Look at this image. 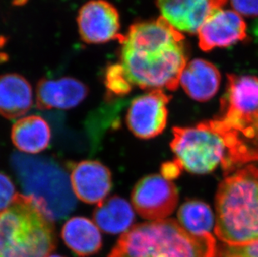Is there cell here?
Segmentation results:
<instances>
[{"label": "cell", "instance_id": "obj_2", "mask_svg": "<svg viewBox=\"0 0 258 257\" xmlns=\"http://www.w3.org/2000/svg\"><path fill=\"white\" fill-rule=\"evenodd\" d=\"M206 122L224 143L225 172L258 163V78L229 75L220 114Z\"/></svg>", "mask_w": 258, "mask_h": 257}, {"label": "cell", "instance_id": "obj_7", "mask_svg": "<svg viewBox=\"0 0 258 257\" xmlns=\"http://www.w3.org/2000/svg\"><path fill=\"white\" fill-rule=\"evenodd\" d=\"M172 132L171 148L184 170L204 175L216 170L224 160V143L207 122L195 127H174Z\"/></svg>", "mask_w": 258, "mask_h": 257}, {"label": "cell", "instance_id": "obj_21", "mask_svg": "<svg viewBox=\"0 0 258 257\" xmlns=\"http://www.w3.org/2000/svg\"><path fill=\"white\" fill-rule=\"evenodd\" d=\"M105 84L107 90L108 100H112L114 96L128 95L133 87L119 63L108 66L105 71Z\"/></svg>", "mask_w": 258, "mask_h": 257}, {"label": "cell", "instance_id": "obj_3", "mask_svg": "<svg viewBox=\"0 0 258 257\" xmlns=\"http://www.w3.org/2000/svg\"><path fill=\"white\" fill-rule=\"evenodd\" d=\"M215 234L229 245L258 241V167L247 165L221 182Z\"/></svg>", "mask_w": 258, "mask_h": 257}, {"label": "cell", "instance_id": "obj_9", "mask_svg": "<svg viewBox=\"0 0 258 257\" xmlns=\"http://www.w3.org/2000/svg\"><path fill=\"white\" fill-rule=\"evenodd\" d=\"M171 97L163 90H150L135 98L127 110V127L135 136L143 140L155 138L166 128Z\"/></svg>", "mask_w": 258, "mask_h": 257}, {"label": "cell", "instance_id": "obj_12", "mask_svg": "<svg viewBox=\"0 0 258 257\" xmlns=\"http://www.w3.org/2000/svg\"><path fill=\"white\" fill-rule=\"evenodd\" d=\"M227 0H156L161 17L180 32L198 33L212 13Z\"/></svg>", "mask_w": 258, "mask_h": 257}, {"label": "cell", "instance_id": "obj_8", "mask_svg": "<svg viewBox=\"0 0 258 257\" xmlns=\"http://www.w3.org/2000/svg\"><path fill=\"white\" fill-rule=\"evenodd\" d=\"M179 195L175 184L161 175L145 176L135 185L132 202L142 218L161 221L171 216L178 204Z\"/></svg>", "mask_w": 258, "mask_h": 257}, {"label": "cell", "instance_id": "obj_18", "mask_svg": "<svg viewBox=\"0 0 258 257\" xmlns=\"http://www.w3.org/2000/svg\"><path fill=\"white\" fill-rule=\"evenodd\" d=\"M11 139L15 147L24 153H40L50 143L51 130L42 117L30 115L13 125Z\"/></svg>", "mask_w": 258, "mask_h": 257}, {"label": "cell", "instance_id": "obj_4", "mask_svg": "<svg viewBox=\"0 0 258 257\" xmlns=\"http://www.w3.org/2000/svg\"><path fill=\"white\" fill-rule=\"evenodd\" d=\"M212 234L195 235L173 219L137 224L124 232L108 257H215Z\"/></svg>", "mask_w": 258, "mask_h": 257}, {"label": "cell", "instance_id": "obj_14", "mask_svg": "<svg viewBox=\"0 0 258 257\" xmlns=\"http://www.w3.org/2000/svg\"><path fill=\"white\" fill-rule=\"evenodd\" d=\"M89 94L86 84L73 77L41 79L36 86L39 109H69L81 104Z\"/></svg>", "mask_w": 258, "mask_h": 257}, {"label": "cell", "instance_id": "obj_5", "mask_svg": "<svg viewBox=\"0 0 258 257\" xmlns=\"http://www.w3.org/2000/svg\"><path fill=\"white\" fill-rule=\"evenodd\" d=\"M55 246L54 221L30 197L18 193L0 211V257H48Z\"/></svg>", "mask_w": 258, "mask_h": 257}, {"label": "cell", "instance_id": "obj_11", "mask_svg": "<svg viewBox=\"0 0 258 257\" xmlns=\"http://www.w3.org/2000/svg\"><path fill=\"white\" fill-rule=\"evenodd\" d=\"M71 186L81 202L100 204L112 189V175L109 168L98 160H83L68 164Z\"/></svg>", "mask_w": 258, "mask_h": 257}, {"label": "cell", "instance_id": "obj_26", "mask_svg": "<svg viewBox=\"0 0 258 257\" xmlns=\"http://www.w3.org/2000/svg\"><path fill=\"white\" fill-rule=\"evenodd\" d=\"M48 257H63L61 256V255H50Z\"/></svg>", "mask_w": 258, "mask_h": 257}, {"label": "cell", "instance_id": "obj_16", "mask_svg": "<svg viewBox=\"0 0 258 257\" xmlns=\"http://www.w3.org/2000/svg\"><path fill=\"white\" fill-rule=\"evenodd\" d=\"M32 86L19 74L0 76V115L15 119L25 115L33 105Z\"/></svg>", "mask_w": 258, "mask_h": 257}, {"label": "cell", "instance_id": "obj_19", "mask_svg": "<svg viewBox=\"0 0 258 257\" xmlns=\"http://www.w3.org/2000/svg\"><path fill=\"white\" fill-rule=\"evenodd\" d=\"M93 218L96 226L104 232L119 234L131 228L135 221V213L129 202L115 196L98 204Z\"/></svg>", "mask_w": 258, "mask_h": 257}, {"label": "cell", "instance_id": "obj_13", "mask_svg": "<svg viewBox=\"0 0 258 257\" xmlns=\"http://www.w3.org/2000/svg\"><path fill=\"white\" fill-rule=\"evenodd\" d=\"M198 33L201 49L210 51L243 40L246 37V25L238 13L220 9L207 18Z\"/></svg>", "mask_w": 258, "mask_h": 257}, {"label": "cell", "instance_id": "obj_15", "mask_svg": "<svg viewBox=\"0 0 258 257\" xmlns=\"http://www.w3.org/2000/svg\"><path fill=\"white\" fill-rule=\"evenodd\" d=\"M221 75L217 67L204 59H194L186 63L180 76L183 90L191 99L206 102L217 94Z\"/></svg>", "mask_w": 258, "mask_h": 257}, {"label": "cell", "instance_id": "obj_17", "mask_svg": "<svg viewBox=\"0 0 258 257\" xmlns=\"http://www.w3.org/2000/svg\"><path fill=\"white\" fill-rule=\"evenodd\" d=\"M61 235L66 245L79 256H90L102 246V236L96 224L82 216L66 221Z\"/></svg>", "mask_w": 258, "mask_h": 257}, {"label": "cell", "instance_id": "obj_25", "mask_svg": "<svg viewBox=\"0 0 258 257\" xmlns=\"http://www.w3.org/2000/svg\"><path fill=\"white\" fill-rule=\"evenodd\" d=\"M183 170L184 169L181 164L175 159L172 161L164 163L163 165H161V175L166 180L171 181L179 177Z\"/></svg>", "mask_w": 258, "mask_h": 257}, {"label": "cell", "instance_id": "obj_1", "mask_svg": "<svg viewBox=\"0 0 258 257\" xmlns=\"http://www.w3.org/2000/svg\"><path fill=\"white\" fill-rule=\"evenodd\" d=\"M119 63L132 85L175 90L187 63L184 36L163 17L137 23L119 38Z\"/></svg>", "mask_w": 258, "mask_h": 257}, {"label": "cell", "instance_id": "obj_10", "mask_svg": "<svg viewBox=\"0 0 258 257\" xmlns=\"http://www.w3.org/2000/svg\"><path fill=\"white\" fill-rule=\"evenodd\" d=\"M77 25L80 36L86 44H105L121 37L119 12L106 0L86 3L79 10Z\"/></svg>", "mask_w": 258, "mask_h": 257}, {"label": "cell", "instance_id": "obj_23", "mask_svg": "<svg viewBox=\"0 0 258 257\" xmlns=\"http://www.w3.org/2000/svg\"><path fill=\"white\" fill-rule=\"evenodd\" d=\"M17 194L11 179L0 172V211H5L12 204Z\"/></svg>", "mask_w": 258, "mask_h": 257}, {"label": "cell", "instance_id": "obj_22", "mask_svg": "<svg viewBox=\"0 0 258 257\" xmlns=\"http://www.w3.org/2000/svg\"><path fill=\"white\" fill-rule=\"evenodd\" d=\"M215 257H258V241L243 245H223Z\"/></svg>", "mask_w": 258, "mask_h": 257}, {"label": "cell", "instance_id": "obj_20", "mask_svg": "<svg viewBox=\"0 0 258 257\" xmlns=\"http://www.w3.org/2000/svg\"><path fill=\"white\" fill-rule=\"evenodd\" d=\"M177 219L185 231L195 235L211 234L216 225V217L211 207L197 200L183 203L178 211Z\"/></svg>", "mask_w": 258, "mask_h": 257}, {"label": "cell", "instance_id": "obj_24", "mask_svg": "<svg viewBox=\"0 0 258 257\" xmlns=\"http://www.w3.org/2000/svg\"><path fill=\"white\" fill-rule=\"evenodd\" d=\"M234 11L244 16H257L258 0H231Z\"/></svg>", "mask_w": 258, "mask_h": 257}, {"label": "cell", "instance_id": "obj_6", "mask_svg": "<svg viewBox=\"0 0 258 257\" xmlns=\"http://www.w3.org/2000/svg\"><path fill=\"white\" fill-rule=\"evenodd\" d=\"M11 166L24 195L34 200L52 221L62 220L76 208L70 175L53 159L15 152Z\"/></svg>", "mask_w": 258, "mask_h": 257}]
</instances>
